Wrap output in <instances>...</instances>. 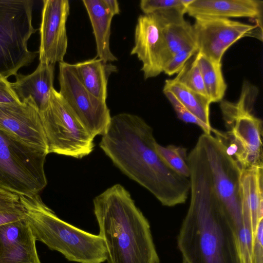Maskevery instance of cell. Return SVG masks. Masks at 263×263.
Instances as JSON below:
<instances>
[{
    "mask_svg": "<svg viewBox=\"0 0 263 263\" xmlns=\"http://www.w3.org/2000/svg\"><path fill=\"white\" fill-rule=\"evenodd\" d=\"M190 203L177 236L186 263H241L233 223L218 198L203 148L187 156Z\"/></svg>",
    "mask_w": 263,
    "mask_h": 263,
    "instance_id": "cell-1",
    "label": "cell"
},
{
    "mask_svg": "<svg viewBox=\"0 0 263 263\" xmlns=\"http://www.w3.org/2000/svg\"><path fill=\"white\" fill-rule=\"evenodd\" d=\"M152 128L141 117L121 113L111 117L99 146L124 174L150 192L164 206L184 203L189 178L171 169L155 148Z\"/></svg>",
    "mask_w": 263,
    "mask_h": 263,
    "instance_id": "cell-2",
    "label": "cell"
},
{
    "mask_svg": "<svg viewBox=\"0 0 263 263\" xmlns=\"http://www.w3.org/2000/svg\"><path fill=\"white\" fill-rule=\"evenodd\" d=\"M107 263H160L149 223L121 184L93 199Z\"/></svg>",
    "mask_w": 263,
    "mask_h": 263,
    "instance_id": "cell-3",
    "label": "cell"
},
{
    "mask_svg": "<svg viewBox=\"0 0 263 263\" xmlns=\"http://www.w3.org/2000/svg\"><path fill=\"white\" fill-rule=\"evenodd\" d=\"M25 218L36 240L66 259L78 263H103L106 261L104 241L93 234L61 219L42 201L39 195L19 196Z\"/></svg>",
    "mask_w": 263,
    "mask_h": 263,
    "instance_id": "cell-4",
    "label": "cell"
},
{
    "mask_svg": "<svg viewBox=\"0 0 263 263\" xmlns=\"http://www.w3.org/2000/svg\"><path fill=\"white\" fill-rule=\"evenodd\" d=\"M257 88L244 81L236 102L222 100L220 107L227 131L214 134L241 170L263 167L262 122L252 111Z\"/></svg>",
    "mask_w": 263,
    "mask_h": 263,
    "instance_id": "cell-5",
    "label": "cell"
},
{
    "mask_svg": "<svg viewBox=\"0 0 263 263\" xmlns=\"http://www.w3.org/2000/svg\"><path fill=\"white\" fill-rule=\"evenodd\" d=\"M48 154L0 128V188L27 197L39 195L47 183Z\"/></svg>",
    "mask_w": 263,
    "mask_h": 263,
    "instance_id": "cell-6",
    "label": "cell"
},
{
    "mask_svg": "<svg viewBox=\"0 0 263 263\" xmlns=\"http://www.w3.org/2000/svg\"><path fill=\"white\" fill-rule=\"evenodd\" d=\"M33 7L32 0H0V76L6 79L32 63L38 52L28 48L36 31Z\"/></svg>",
    "mask_w": 263,
    "mask_h": 263,
    "instance_id": "cell-7",
    "label": "cell"
},
{
    "mask_svg": "<svg viewBox=\"0 0 263 263\" xmlns=\"http://www.w3.org/2000/svg\"><path fill=\"white\" fill-rule=\"evenodd\" d=\"M40 114L48 154L79 159L92 152L95 138L54 88L51 92L48 108Z\"/></svg>",
    "mask_w": 263,
    "mask_h": 263,
    "instance_id": "cell-8",
    "label": "cell"
},
{
    "mask_svg": "<svg viewBox=\"0 0 263 263\" xmlns=\"http://www.w3.org/2000/svg\"><path fill=\"white\" fill-rule=\"evenodd\" d=\"M198 140L204 149L215 192L234 227L239 226L243 222L239 193L241 169L215 136L204 133Z\"/></svg>",
    "mask_w": 263,
    "mask_h": 263,
    "instance_id": "cell-9",
    "label": "cell"
},
{
    "mask_svg": "<svg viewBox=\"0 0 263 263\" xmlns=\"http://www.w3.org/2000/svg\"><path fill=\"white\" fill-rule=\"evenodd\" d=\"M59 93L78 119L95 138L104 135L111 117L106 101L91 94L81 83L72 64L59 63Z\"/></svg>",
    "mask_w": 263,
    "mask_h": 263,
    "instance_id": "cell-10",
    "label": "cell"
},
{
    "mask_svg": "<svg viewBox=\"0 0 263 263\" xmlns=\"http://www.w3.org/2000/svg\"><path fill=\"white\" fill-rule=\"evenodd\" d=\"M198 52L221 63L227 49L239 39L251 36L262 40V24H248L228 18H195L193 25Z\"/></svg>",
    "mask_w": 263,
    "mask_h": 263,
    "instance_id": "cell-11",
    "label": "cell"
},
{
    "mask_svg": "<svg viewBox=\"0 0 263 263\" xmlns=\"http://www.w3.org/2000/svg\"><path fill=\"white\" fill-rule=\"evenodd\" d=\"M40 27V63L64 61L68 46L66 24L69 14L67 0H44Z\"/></svg>",
    "mask_w": 263,
    "mask_h": 263,
    "instance_id": "cell-12",
    "label": "cell"
},
{
    "mask_svg": "<svg viewBox=\"0 0 263 263\" xmlns=\"http://www.w3.org/2000/svg\"><path fill=\"white\" fill-rule=\"evenodd\" d=\"M0 128L48 151L40 111L31 97L20 103H0Z\"/></svg>",
    "mask_w": 263,
    "mask_h": 263,
    "instance_id": "cell-13",
    "label": "cell"
},
{
    "mask_svg": "<svg viewBox=\"0 0 263 263\" xmlns=\"http://www.w3.org/2000/svg\"><path fill=\"white\" fill-rule=\"evenodd\" d=\"M165 46L161 26L152 14L140 15L135 31V45L131 55H136L142 62L145 79L163 72Z\"/></svg>",
    "mask_w": 263,
    "mask_h": 263,
    "instance_id": "cell-14",
    "label": "cell"
},
{
    "mask_svg": "<svg viewBox=\"0 0 263 263\" xmlns=\"http://www.w3.org/2000/svg\"><path fill=\"white\" fill-rule=\"evenodd\" d=\"M26 218L0 225V263H41Z\"/></svg>",
    "mask_w": 263,
    "mask_h": 263,
    "instance_id": "cell-15",
    "label": "cell"
},
{
    "mask_svg": "<svg viewBox=\"0 0 263 263\" xmlns=\"http://www.w3.org/2000/svg\"><path fill=\"white\" fill-rule=\"evenodd\" d=\"M263 2L259 0H192L186 13L196 18L247 17L262 22Z\"/></svg>",
    "mask_w": 263,
    "mask_h": 263,
    "instance_id": "cell-16",
    "label": "cell"
},
{
    "mask_svg": "<svg viewBox=\"0 0 263 263\" xmlns=\"http://www.w3.org/2000/svg\"><path fill=\"white\" fill-rule=\"evenodd\" d=\"M54 65L39 63L34 72L28 75L17 73L11 87L20 102L31 97L40 112L48 107L53 87Z\"/></svg>",
    "mask_w": 263,
    "mask_h": 263,
    "instance_id": "cell-17",
    "label": "cell"
},
{
    "mask_svg": "<svg viewBox=\"0 0 263 263\" xmlns=\"http://www.w3.org/2000/svg\"><path fill=\"white\" fill-rule=\"evenodd\" d=\"M239 193L242 218L250 223L254 238L263 220V167L241 170Z\"/></svg>",
    "mask_w": 263,
    "mask_h": 263,
    "instance_id": "cell-18",
    "label": "cell"
},
{
    "mask_svg": "<svg viewBox=\"0 0 263 263\" xmlns=\"http://www.w3.org/2000/svg\"><path fill=\"white\" fill-rule=\"evenodd\" d=\"M95 36L97 58L105 63L118 60L110 48L111 23L114 16L106 8L102 0H83Z\"/></svg>",
    "mask_w": 263,
    "mask_h": 263,
    "instance_id": "cell-19",
    "label": "cell"
},
{
    "mask_svg": "<svg viewBox=\"0 0 263 263\" xmlns=\"http://www.w3.org/2000/svg\"><path fill=\"white\" fill-rule=\"evenodd\" d=\"M72 66L78 79L85 89L95 97L106 101L108 79L112 73L117 72L118 68L97 57Z\"/></svg>",
    "mask_w": 263,
    "mask_h": 263,
    "instance_id": "cell-20",
    "label": "cell"
},
{
    "mask_svg": "<svg viewBox=\"0 0 263 263\" xmlns=\"http://www.w3.org/2000/svg\"><path fill=\"white\" fill-rule=\"evenodd\" d=\"M159 23L165 46L163 65L172 55L182 50H198L193 27L189 22L183 20L167 24Z\"/></svg>",
    "mask_w": 263,
    "mask_h": 263,
    "instance_id": "cell-21",
    "label": "cell"
},
{
    "mask_svg": "<svg viewBox=\"0 0 263 263\" xmlns=\"http://www.w3.org/2000/svg\"><path fill=\"white\" fill-rule=\"evenodd\" d=\"M163 89L171 91L192 114L207 126L212 127L210 121L211 103L208 97L189 88L175 78L166 80Z\"/></svg>",
    "mask_w": 263,
    "mask_h": 263,
    "instance_id": "cell-22",
    "label": "cell"
},
{
    "mask_svg": "<svg viewBox=\"0 0 263 263\" xmlns=\"http://www.w3.org/2000/svg\"><path fill=\"white\" fill-rule=\"evenodd\" d=\"M196 57L209 101L211 103L220 102L227 88L222 72L221 63L216 62L199 52Z\"/></svg>",
    "mask_w": 263,
    "mask_h": 263,
    "instance_id": "cell-23",
    "label": "cell"
},
{
    "mask_svg": "<svg viewBox=\"0 0 263 263\" xmlns=\"http://www.w3.org/2000/svg\"><path fill=\"white\" fill-rule=\"evenodd\" d=\"M192 0H142L140 7L144 14L155 15L162 24L184 20L186 7Z\"/></svg>",
    "mask_w": 263,
    "mask_h": 263,
    "instance_id": "cell-24",
    "label": "cell"
},
{
    "mask_svg": "<svg viewBox=\"0 0 263 263\" xmlns=\"http://www.w3.org/2000/svg\"><path fill=\"white\" fill-rule=\"evenodd\" d=\"M155 148L161 159L171 169L190 178V170L186 148L174 145L163 146L157 142L155 144Z\"/></svg>",
    "mask_w": 263,
    "mask_h": 263,
    "instance_id": "cell-25",
    "label": "cell"
},
{
    "mask_svg": "<svg viewBox=\"0 0 263 263\" xmlns=\"http://www.w3.org/2000/svg\"><path fill=\"white\" fill-rule=\"evenodd\" d=\"M25 218L20 196L0 188V225Z\"/></svg>",
    "mask_w": 263,
    "mask_h": 263,
    "instance_id": "cell-26",
    "label": "cell"
},
{
    "mask_svg": "<svg viewBox=\"0 0 263 263\" xmlns=\"http://www.w3.org/2000/svg\"><path fill=\"white\" fill-rule=\"evenodd\" d=\"M175 79L189 88L208 97L196 55L190 66H187V63Z\"/></svg>",
    "mask_w": 263,
    "mask_h": 263,
    "instance_id": "cell-27",
    "label": "cell"
},
{
    "mask_svg": "<svg viewBox=\"0 0 263 263\" xmlns=\"http://www.w3.org/2000/svg\"><path fill=\"white\" fill-rule=\"evenodd\" d=\"M163 91L172 104L179 119L186 123L195 124L199 126L205 134H211L212 133L214 134L216 132L217 129L207 126L192 114L171 91L164 89H163Z\"/></svg>",
    "mask_w": 263,
    "mask_h": 263,
    "instance_id": "cell-28",
    "label": "cell"
},
{
    "mask_svg": "<svg viewBox=\"0 0 263 263\" xmlns=\"http://www.w3.org/2000/svg\"><path fill=\"white\" fill-rule=\"evenodd\" d=\"M196 49H184L172 55L164 64L163 72L171 76L178 74L187 63V61L195 53Z\"/></svg>",
    "mask_w": 263,
    "mask_h": 263,
    "instance_id": "cell-29",
    "label": "cell"
},
{
    "mask_svg": "<svg viewBox=\"0 0 263 263\" xmlns=\"http://www.w3.org/2000/svg\"><path fill=\"white\" fill-rule=\"evenodd\" d=\"M0 103H22L13 90L11 83L0 76Z\"/></svg>",
    "mask_w": 263,
    "mask_h": 263,
    "instance_id": "cell-30",
    "label": "cell"
},
{
    "mask_svg": "<svg viewBox=\"0 0 263 263\" xmlns=\"http://www.w3.org/2000/svg\"><path fill=\"white\" fill-rule=\"evenodd\" d=\"M263 221L259 222L253 238V262L263 263Z\"/></svg>",
    "mask_w": 263,
    "mask_h": 263,
    "instance_id": "cell-31",
    "label": "cell"
},
{
    "mask_svg": "<svg viewBox=\"0 0 263 263\" xmlns=\"http://www.w3.org/2000/svg\"><path fill=\"white\" fill-rule=\"evenodd\" d=\"M108 10L114 15L119 14L120 12L118 2L116 0H102Z\"/></svg>",
    "mask_w": 263,
    "mask_h": 263,
    "instance_id": "cell-32",
    "label": "cell"
},
{
    "mask_svg": "<svg viewBox=\"0 0 263 263\" xmlns=\"http://www.w3.org/2000/svg\"><path fill=\"white\" fill-rule=\"evenodd\" d=\"M182 263H186V262L183 260Z\"/></svg>",
    "mask_w": 263,
    "mask_h": 263,
    "instance_id": "cell-33",
    "label": "cell"
}]
</instances>
